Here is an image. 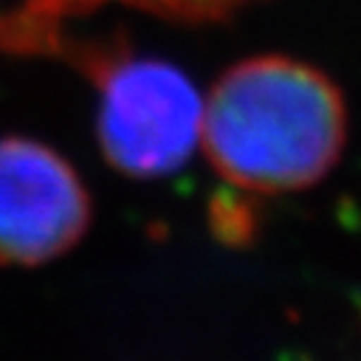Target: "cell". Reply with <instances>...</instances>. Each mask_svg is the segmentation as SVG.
<instances>
[{
    "label": "cell",
    "mask_w": 361,
    "mask_h": 361,
    "mask_svg": "<svg viewBox=\"0 0 361 361\" xmlns=\"http://www.w3.org/2000/svg\"><path fill=\"white\" fill-rule=\"evenodd\" d=\"M345 140L348 110L337 83L281 54L233 65L204 102L207 158L246 193H295L322 182Z\"/></svg>",
    "instance_id": "obj_1"
},
{
    "label": "cell",
    "mask_w": 361,
    "mask_h": 361,
    "mask_svg": "<svg viewBox=\"0 0 361 361\" xmlns=\"http://www.w3.org/2000/svg\"><path fill=\"white\" fill-rule=\"evenodd\" d=\"M0 49L54 54L65 38V22L99 6H129L177 22H219L257 0H3Z\"/></svg>",
    "instance_id": "obj_4"
},
{
    "label": "cell",
    "mask_w": 361,
    "mask_h": 361,
    "mask_svg": "<svg viewBox=\"0 0 361 361\" xmlns=\"http://www.w3.org/2000/svg\"><path fill=\"white\" fill-rule=\"evenodd\" d=\"M89 217V193L62 155L25 137L0 140V265L65 255Z\"/></svg>",
    "instance_id": "obj_3"
},
{
    "label": "cell",
    "mask_w": 361,
    "mask_h": 361,
    "mask_svg": "<svg viewBox=\"0 0 361 361\" xmlns=\"http://www.w3.org/2000/svg\"><path fill=\"white\" fill-rule=\"evenodd\" d=\"M99 89L97 131L104 158L123 174H171L201 142L204 99L185 73L131 54H80Z\"/></svg>",
    "instance_id": "obj_2"
}]
</instances>
